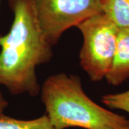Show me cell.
<instances>
[{
  "label": "cell",
  "instance_id": "obj_8",
  "mask_svg": "<svg viewBox=\"0 0 129 129\" xmlns=\"http://www.w3.org/2000/svg\"><path fill=\"white\" fill-rule=\"evenodd\" d=\"M102 102L107 107L118 109L129 113V90L115 94H107L101 98Z\"/></svg>",
  "mask_w": 129,
  "mask_h": 129
},
{
  "label": "cell",
  "instance_id": "obj_9",
  "mask_svg": "<svg viewBox=\"0 0 129 129\" xmlns=\"http://www.w3.org/2000/svg\"><path fill=\"white\" fill-rule=\"evenodd\" d=\"M7 106H8V102L7 101L6 98L0 90V114L3 113V112L5 111Z\"/></svg>",
  "mask_w": 129,
  "mask_h": 129
},
{
  "label": "cell",
  "instance_id": "obj_7",
  "mask_svg": "<svg viewBox=\"0 0 129 129\" xmlns=\"http://www.w3.org/2000/svg\"><path fill=\"white\" fill-rule=\"evenodd\" d=\"M0 129H55L47 115L32 120H20L0 114Z\"/></svg>",
  "mask_w": 129,
  "mask_h": 129
},
{
  "label": "cell",
  "instance_id": "obj_10",
  "mask_svg": "<svg viewBox=\"0 0 129 129\" xmlns=\"http://www.w3.org/2000/svg\"><path fill=\"white\" fill-rule=\"evenodd\" d=\"M125 129H129V125H128V127H127V128H125Z\"/></svg>",
  "mask_w": 129,
  "mask_h": 129
},
{
  "label": "cell",
  "instance_id": "obj_1",
  "mask_svg": "<svg viewBox=\"0 0 129 129\" xmlns=\"http://www.w3.org/2000/svg\"><path fill=\"white\" fill-rule=\"evenodd\" d=\"M14 19L8 33L0 35V85L12 95L40 92L36 69L53 55L33 0H9Z\"/></svg>",
  "mask_w": 129,
  "mask_h": 129
},
{
  "label": "cell",
  "instance_id": "obj_5",
  "mask_svg": "<svg viewBox=\"0 0 129 129\" xmlns=\"http://www.w3.org/2000/svg\"><path fill=\"white\" fill-rule=\"evenodd\" d=\"M105 78L113 85L129 78V27L118 29L113 63Z\"/></svg>",
  "mask_w": 129,
  "mask_h": 129
},
{
  "label": "cell",
  "instance_id": "obj_3",
  "mask_svg": "<svg viewBox=\"0 0 129 129\" xmlns=\"http://www.w3.org/2000/svg\"><path fill=\"white\" fill-rule=\"evenodd\" d=\"M76 27L83 36L80 65L91 80H102L113 63L119 27L103 12L88 17Z\"/></svg>",
  "mask_w": 129,
  "mask_h": 129
},
{
  "label": "cell",
  "instance_id": "obj_2",
  "mask_svg": "<svg viewBox=\"0 0 129 129\" xmlns=\"http://www.w3.org/2000/svg\"><path fill=\"white\" fill-rule=\"evenodd\" d=\"M40 92L47 116L55 129H125L129 125L124 116L92 101L77 75H52L45 80Z\"/></svg>",
  "mask_w": 129,
  "mask_h": 129
},
{
  "label": "cell",
  "instance_id": "obj_6",
  "mask_svg": "<svg viewBox=\"0 0 129 129\" xmlns=\"http://www.w3.org/2000/svg\"><path fill=\"white\" fill-rule=\"evenodd\" d=\"M102 12L119 28L129 27V0H101Z\"/></svg>",
  "mask_w": 129,
  "mask_h": 129
},
{
  "label": "cell",
  "instance_id": "obj_4",
  "mask_svg": "<svg viewBox=\"0 0 129 129\" xmlns=\"http://www.w3.org/2000/svg\"><path fill=\"white\" fill-rule=\"evenodd\" d=\"M40 23L52 45L66 30L102 12L101 0H33Z\"/></svg>",
  "mask_w": 129,
  "mask_h": 129
}]
</instances>
